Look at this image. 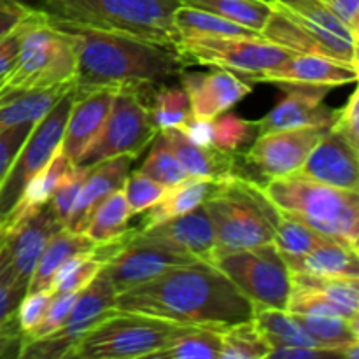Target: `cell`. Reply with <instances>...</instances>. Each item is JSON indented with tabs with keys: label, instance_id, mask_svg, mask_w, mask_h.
<instances>
[{
	"label": "cell",
	"instance_id": "6da1fadb",
	"mask_svg": "<svg viewBox=\"0 0 359 359\" xmlns=\"http://www.w3.org/2000/svg\"><path fill=\"white\" fill-rule=\"evenodd\" d=\"M114 309L186 326L228 328L252 319L255 307L216 265L195 259L116 294Z\"/></svg>",
	"mask_w": 359,
	"mask_h": 359
},
{
	"label": "cell",
	"instance_id": "7a4b0ae2",
	"mask_svg": "<svg viewBox=\"0 0 359 359\" xmlns=\"http://www.w3.org/2000/svg\"><path fill=\"white\" fill-rule=\"evenodd\" d=\"M51 20L69 32L76 42V93L97 88L154 90L179 77L189 67L177 46Z\"/></svg>",
	"mask_w": 359,
	"mask_h": 359
},
{
	"label": "cell",
	"instance_id": "3957f363",
	"mask_svg": "<svg viewBox=\"0 0 359 359\" xmlns=\"http://www.w3.org/2000/svg\"><path fill=\"white\" fill-rule=\"evenodd\" d=\"M203 207L214 228L217 258L273 242L280 212L258 182L228 175L216 181Z\"/></svg>",
	"mask_w": 359,
	"mask_h": 359
},
{
	"label": "cell",
	"instance_id": "277c9868",
	"mask_svg": "<svg viewBox=\"0 0 359 359\" xmlns=\"http://www.w3.org/2000/svg\"><path fill=\"white\" fill-rule=\"evenodd\" d=\"M283 216L300 221L332 241L358 249L359 195L297 174L272 177L262 186Z\"/></svg>",
	"mask_w": 359,
	"mask_h": 359
},
{
	"label": "cell",
	"instance_id": "5b68a950",
	"mask_svg": "<svg viewBox=\"0 0 359 359\" xmlns=\"http://www.w3.org/2000/svg\"><path fill=\"white\" fill-rule=\"evenodd\" d=\"M182 0H44L41 9L65 23L177 46L174 14Z\"/></svg>",
	"mask_w": 359,
	"mask_h": 359
},
{
	"label": "cell",
	"instance_id": "8992f818",
	"mask_svg": "<svg viewBox=\"0 0 359 359\" xmlns=\"http://www.w3.org/2000/svg\"><path fill=\"white\" fill-rule=\"evenodd\" d=\"M77 51L74 37L42 9L28 16L16 62L2 79L11 90H46L74 83Z\"/></svg>",
	"mask_w": 359,
	"mask_h": 359
},
{
	"label": "cell",
	"instance_id": "52a82bcc",
	"mask_svg": "<svg viewBox=\"0 0 359 359\" xmlns=\"http://www.w3.org/2000/svg\"><path fill=\"white\" fill-rule=\"evenodd\" d=\"M186 325L140 312H109L69 353L74 359H139L163 349Z\"/></svg>",
	"mask_w": 359,
	"mask_h": 359
},
{
	"label": "cell",
	"instance_id": "ba28073f",
	"mask_svg": "<svg viewBox=\"0 0 359 359\" xmlns=\"http://www.w3.org/2000/svg\"><path fill=\"white\" fill-rule=\"evenodd\" d=\"M156 133L158 128L149 116L144 91L118 88L100 132L77 158L76 165L90 167L121 154L137 158L153 142Z\"/></svg>",
	"mask_w": 359,
	"mask_h": 359
},
{
	"label": "cell",
	"instance_id": "9c48e42d",
	"mask_svg": "<svg viewBox=\"0 0 359 359\" xmlns=\"http://www.w3.org/2000/svg\"><path fill=\"white\" fill-rule=\"evenodd\" d=\"M216 266L255 309H287L293 277L273 242L219 256Z\"/></svg>",
	"mask_w": 359,
	"mask_h": 359
},
{
	"label": "cell",
	"instance_id": "30bf717a",
	"mask_svg": "<svg viewBox=\"0 0 359 359\" xmlns=\"http://www.w3.org/2000/svg\"><path fill=\"white\" fill-rule=\"evenodd\" d=\"M74 102V86L69 88L56 104L39 119L18 151L6 179L0 184V224L9 217L23 195L25 186L37 172L49 163L62 147L63 130Z\"/></svg>",
	"mask_w": 359,
	"mask_h": 359
},
{
	"label": "cell",
	"instance_id": "8fae6325",
	"mask_svg": "<svg viewBox=\"0 0 359 359\" xmlns=\"http://www.w3.org/2000/svg\"><path fill=\"white\" fill-rule=\"evenodd\" d=\"M186 60L198 65L223 69L252 81L259 74L279 67L294 53L258 37L182 39L177 44Z\"/></svg>",
	"mask_w": 359,
	"mask_h": 359
},
{
	"label": "cell",
	"instance_id": "7c38bea8",
	"mask_svg": "<svg viewBox=\"0 0 359 359\" xmlns=\"http://www.w3.org/2000/svg\"><path fill=\"white\" fill-rule=\"evenodd\" d=\"M116 291L104 270L77 293L65 325L48 337L28 340L23 344L21 358L25 359H56L67 358L72 347L100 323L111 311H114Z\"/></svg>",
	"mask_w": 359,
	"mask_h": 359
},
{
	"label": "cell",
	"instance_id": "4fadbf2b",
	"mask_svg": "<svg viewBox=\"0 0 359 359\" xmlns=\"http://www.w3.org/2000/svg\"><path fill=\"white\" fill-rule=\"evenodd\" d=\"M195 258L135 231L132 238L102 265L116 294L147 283L170 266L186 265Z\"/></svg>",
	"mask_w": 359,
	"mask_h": 359
},
{
	"label": "cell",
	"instance_id": "5bb4252c",
	"mask_svg": "<svg viewBox=\"0 0 359 359\" xmlns=\"http://www.w3.org/2000/svg\"><path fill=\"white\" fill-rule=\"evenodd\" d=\"M328 128L330 126H302L259 133L244 154L245 165L269 179L294 174Z\"/></svg>",
	"mask_w": 359,
	"mask_h": 359
},
{
	"label": "cell",
	"instance_id": "9a60e30c",
	"mask_svg": "<svg viewBox=\"0 0 359 359\" xmlns=\"http://www.w3.org/2000/svg\"><path fill=\"white\" fill-rule=\"evenodd\" d=\"M4 233V245L14 272L28 284L35 263L41 258L46 244L55 231L62 228L49 202L34 212L0 224Z\"/></svg>",
	"mask_w": 359,
	"mask_h": 359
},
{
	"label": "cell",
	"instance_id": "2e32d148",
	"mask_svg": "<svg viewBox=\"0 0 359 359\" xmlns=\"http://www.w3.org/2000/svg\"><path fill=\"white\" fill-rule=\"evenodd\" d=\"M286 95L266 116L255 121L256 132L269 133L302 126H330L337 111L325 104L332 88L307 84H279Z\"/></svg>",
	"mask_w": 359,
	"mask_h": 359
},
{
	"label": "cell",
	"instance_id": "e0dca14e",
	"mask_svg": "<svg viewBox=\"0 0 359 359\" xmlns=\"http://www.w3.org/2000/svg\"><path fill=\"white\" fill-rule=\"evenodd\" d=\"M179 79L188 95L193 119L198 121H212L251 93V84L223 69L191 74L184 70Z\"/></svg>",
	"mask_w": 359,
	"mask_h": 359
},
{
	"label": "cell",
	"instance_id": "ac0fdd59",
	"mask_svg": "<svg viewBox=\"0 0 359 359\" xmlns=\"http://www.w3.org/2000/svg\"><path fill=\"white\" fill-rule=\"evenodd\" d=\"M358 153L359 149L328 128L294 174L333 188L359 191Z\"/></svg>",
	"mask_w": 359,
	"mask_h": 359
},
{
	"label": "cell",
	"instance_id": "d6986e66",
	"mask_svg": "<svg viewBox=\"0 0 359 359\" xmlns=\"http://www.w3.org/2000/svg\"><path fill=\"white\" fill-rule=\"evenodd\" d=\"M139 231L175 251L184 252L200 262L216 265V237H214L212 223L203 203L182 216L161 221L154 226Z\"/></svg>",
	"mask_w": 359,
	"mask_h": 359
},
{
	"label": "cell",
	"instance_id": "ffe728a7",
	"mask_svg": "<svg viewBox=\"0 0 359 359\" xmlns=\"http://www.w3.org/2000/svg\"><path fill=\"white\" fill-rule=\"evenodd\" d=\"M307 84V86L337 88L356 83L358 67L318 55H291L279 67L259 74L252 83Z\"/></svg>",
	"mask_w": 359,
	"mask_h": 359
},
{
	"label": "cell",
	"instance_id": "44dd1931",
	"mask_svg": "<svg viewBox=\"0 0 359 359\" xmlns=\"http://www.w3.org/2000/svg\"><path fill=\"white\" fill-rule=\"evenodd\" d=\"M114 93L116 88H97L81 93L74 91L72 107L62 137V151L74 165L100 132L111 111Z\"/></svg>",
	"mask_w": 359,
	"mask_h": 359
},
{
	"label": "cell",
	"instance_id": "7402d4cb",
	"mask_svg": "<svg viewBox=\"0 0 359 359\" xmlns=\"http://www.w3.org/2000/svg\"><path fill=\"white\" fill-rule=\"evenodd\" d=\"M133 160L135 158L128 156V154H121V156L107 158V160H102L88 167L86 177H84L79 193H77L67 228L76 231L84 230L93 210L111 193L123 188Z\"/></svg>",
	"mask_w": 359,
	"mask_h": 359
},
{
	"label": "cell",
	"instance_id": "603a6c76",
	"mask_svg": "<svg viewBox=\"0 0 359 359\" xmlns=\"http://www.w3.org/2000/svg\"><path fill=\"white\" fill-rule=\"evenodd\" d=\"M160 133L167 140L175 158L181 161L188 177L221 181L228 175H241L237 172L238 154L224 153L214 147L212 144L202 146V144L193 142L179 128H165L160 130Z\"/></svg>",
	"mask_w": 359,
	"mask_h": 359
},
{
	"label": "cell",
	"instance_id": "cb8c5ba5",
	"mask_svg": "<svg viewBox=\"0 0 359 359\" xmlns=\"http://www.w3.org/2000/svg\"><path fill=\"white\" fill-rule=\"evenodd\" d=\"M291 314V312H290ZM298 325L311 335V339L325 349L339 351L346 359H358L359 346V316L344 318L337 312L326 314H291Z\"/></svg>",
	"mask_w": 359,
	"mask_h": 359
},
{
	"label": "cell",
	"instance_id": "d4e9b609",
	"mask_svg": "<svg viewBox=\"0 0 359 359\" xmlns=\"http://www.w3.org/2000/svg\"><path fill=\"white\" fill-rule=\"evenodd\" d=\"M95 244L83 233V231L70 230V228L62 226L58 231L53 233L42 251L41 258L35 263V269L32 272L30 280H28L27 293H35V291L49 290L55 280L56 272L60 266L72 256L81 255V252H91Z\"/></svg>",
	"mask_w": 359,
	"mask_h": 359
},
{
	"label": "cell",
	"instance_id": "484cf974",
	"mask_svg": "<svg viewBox=\"0 0 359 359\" xmlns=\"http://www.w3.org/2000/svg\"><path fill=\"white\" fill-rule=\"evenodd\" d=\"M291 273H305L318 277H358L359 255L358 249L330 241L307 255L286 259Z\"/></svg>",
	"mask_w": 359,
	"mask_h": 359
},
{
	"label": "cell",
	"instance_id": "4316f807",
	"mask_svg": "<svg viewBox=\"0 0 359 359\" xmlns=\"http://www.w3.org/2000/svg\"><path fill=\"white\" fill-rule=\"evenodd\" d=\"M214 184H216V181H209V179L188 177L181 184L167 188L165 195L151 209H147L146 214L142 212L144 217L137 230H146V228L154 226L161 221L182 216V214L196 209L205 202L209 193L212 191Z\"/></svg>",
	"mask_w": 359,
	"mask_h": 359
},
{
	"label": "cell",
	"instance_id": "83f0119b",
	"mask_svg": "<svg viewBox=\"0 0 359 359\" xmlns=\"http://www.w3.org/2000/svg\"><path fill=\"white\" fill-rule=\"evenodd\" d=\"M179 41L200 37H258L259 34L207 11L181 6L174 14Z\"/></svg>",
	"mask_w": 359,
	"mask_h": 359
},
{
	"label": "cell",
	"instance_id": "f1b7e54d",
	"mask_svg": "<svg viewBox=\"0 0 359 359\" xmlns=\"http://www.w3.org/2000/svg\"><path fill=\"white\" fill-rule=\"evenodd\" d=\"M221 328L212 326H186L163 349L156 351L154 359H219Z\"/></svg>",
	"mask_w": 359,
	"mask_h": 359
},
{
	"label": "cell",
	"instance_id": "f546056e",
	"mask_svg": "<svg viewBox=\"0 0 359 359\" xmlns=\"http://www.w3.org/2000/svg\"><path fill=\"white\" fill-rule=\"evenodd\" d=\"M252 321L270 346V351L279 347H319L287 311L255 309Z\"/></svg>",
	"mask_w": 359,
	"mask_h": 359
},
{
	"label": "cell",
	"instance_id": "4dcf8cb0",
	"mask_svg": "<svg viewBox=\"0 0 359 359\" xmlns=\"http://www.w3.org/2000/svg\"><path fill=\"white\" fill-rule=\"evenodd\" d=\"M182 6L212 13L256 34H262L272 14V2L269 0H182Z\"/></svg>",
	"mask_w": 359,
	"mask_h": 359
},
{
	"label": "cell",
	"instance_id": "1f68e13d",
	"mask_svg": "<svg viewBox=\"0 0 359 359\" xmlns=\"http://www.w3.org/2000/svg\"><path fill=\"white\" fill-rule=\"evenodd\" d=\"M132 216L133 214L130 212V207L125 198L123 188L116 189L114 193H111V195L93 210L90 221H88V224L84 226L83 233L86 235L93 244L109 242L128 230V223Z\"/></svg>",
	"mask_w": 359,
	"mask_h": 359
},
{
	"label": "cell",
	"instance_id": "d6a6232c",
	"mask_svg": "<svg viewBox=\"0 0 359 359\" xmlns=\"http://www.w3.org/2000/svg\"><path fill=\"white\" fill-rule=\"evenodd\" d=\"M70 165H72V161L65 156V153H63L62 147H60L58 153L49 160V163L28 181V184L25 186L20 202L16 203L14 210L9 214V217H7L4 223H7V221L11 219H16V217L23 216V214L34 212V210L46 205V203L49 202V198H51L53 191H55L56 182L60 181L63 172H65Z\"/></svg>",
	"mask_w": 359,
	"mask_h": 359
},
{
	"label": "cell",
	"instance_id": "836d02e7",
	"mask_svg": "<svg viewBox=\"0 0 359 359\" xmlns=\"http://www.w3.org/2000/svg\"><path fill=\"white\" fill-rule=\"evenodd\" d=\"M293 283L304 284L321 293L339 314L351 319L359 316V279L358 277H318L291 273Z\"/></svg>",
	"mask_w": 359,
	"mask_h": 359
},
{
	"label": "cell",
	"instance_id": "e575fe53",
	"mask_svg": "<svg viewBox=\"0 0 359 359\" xmlns=\"http://www.w3.org/2000/svg\"><path fill=\"white\" fill-rule=\"evenodd\" d=\"M147 109L158 132L165 128L182 130L193 119L188 95L182 86L161 84L154 88Z\"/></svg>",
	"mask_w": 359,
	"mask_h": 359
},
{
	"label": "cell",
	"instance_id": "d590c367",
	"mask_svg": "<svg viewBox=\"0 0 359 359\" xmlns=\"http://www.w3.org/2000/svg\"><path fill=\"white\" fill-rule=\"evenodd\" d=\"M221 359H263L269 358L270 346L252 319L237 323L221 332Z\"/></svg>",
	"mask_w": 359,
	"mask_h": 359
},
{
	"label": "cell",
	"instance_id": "8d00e7d4",
	"mask_svg": "<svg viewBox=\"0 0 359 359\" xmlns=\"http://www.w3.org/2000/svg\"><path fill=\"white\" fill-rule=\"evenodd\" d=\"M330 241L332 238H328L326 235L312 230L311 226L300 223V221L290 219V217L283 216V214H280V219L276 228V237H273V244H276V248L283 255L284 262L307 255L309 251Z\"/></svg>",
	"mask_w": 359,
	"mask_h": 359
},
{
	"label": "cell",
	"instance_id": "74e56055",
	"mask_svg": "<svg viewBox=\"0 0 359 359\" xmlns=\"http://www.w3.org/2000/svg\"><path fill=\"white\" fill-rule=\"evenodd\" d=\"M139 170L146 174L147 177L153 179V181H156L158 184L165 186V188L177 186L188 179L184 167L175 158V154L172 153L167 140L163 139L160 132L153 139V147L149 151V156L146 158V161H144Z\"/></svg>",
	"mask_w": 359,
	"mask_h": 359
},
{
	"label": "cell",
	"instance_id": "f35d334b",
	"mask_svg": "<svg viewBox=\"0 0 359 359\" xmlns=\"http://www.w3.org/2000/svg\"><path fill=\"white\" fill-rule=\"evenodd\" d=\"M100 270L102 262H98L91 252H81L60 266L49 290L53 291V294L79 293L98 276Z\"/></svg>",
	"mask_w": 359,
	"mask_h": 359
},
{
	"label": "cell",
	"instance_id": "ab89813d",
	"mask_svg": "<svg viewBox=\"0 0 359 359\" xmlns=\"http://www.w3.org/2000/svg\"><path fill=\"white\" fill-rule=\"evenodd\" d=\"M212 126V146L224 153L238 154L255 135V123L245 121L233 112H223L210 121Z\"/></svg>",
	"mask_w": 359,
	"mask_h": 359
},
{
	"label": "cell",
	"instance_id": "60d3db41",
	"mask_svg": "<svg viewBox=\"0 0 359 359\" xmlns=\"http://www.w3.org/2000/svg\"><path fill=\"white\" fill-rule=\"evenodd\" d=\"M27 287L28 284L18 277L11 265L2 237V244H0V326L16 316L18 305L27 294Z\"/></svg>",
	"mask_w": 359,
	"mask_h": 359
},
{
	"label": "cell",
	"instance_id": "b9f144b4",
	"mask_svg": "<svg viewBox=\"0 0 359 359\" xmlns=\"http://www.w3.org/2000/svg\"><path fill=\"white\" fill-rule=\"evenodd\" d=\"M86 170L88 167L72 163L63 172L60 181L56 182L55 191H53L51 198H49V205H51L53 212H55L56 219L60 221L62 226H67V223H69L77 193H79L81 184H83L84 177H86Z\"/></svg>",
	"mask_w": 359,
	"mask_h": 359
},
{
	"label": "cell",
	"instance_id": "7bdbcfd3",
	"mask_svg": "<svg viewBox=\"0 0 359 359\" xmlns=\"http://www.w3.org/2000/svg\"><path fill=\"white\" fill-rule=\"evenodd\" d=\"M123 191H125V198L128 202L130 212L142 214L147 209H151L165 195L167 188L158 184L156 181L147 177L140 170H135L126 175Z\"/></svg>",
	"mask_w": 359,
	"mask_h": 359
},
{
	"label": "cell",
	"instance_id": "ee69618b",
	"mask_svg": "<svg viewBox=\"0 0 359 359\" xmlns=\"http://www.w3.org/2000/svg\"><path fill=\"white\" fill-rule=\"evenodd\" d=\"M76 297L77 293L53 294L51 302H49L48 309H46L44 318L41 319V323H39L28 335H25V342L48 337L51 335V333H55L58 328H62V326L65 325L67 318H69L70 309H72Z\"/></svg>",
	"mask_w": 359,
	"mask_h": 359
},
{
	"label": "cell",
	"instance_id": "f6af8a7d",
	"mask_svg": "<svg viewBox=\"0 0 359 359\" xmlns=\"http://www.w3.org/2000/svg\"><path fill=\"white\" fill-rule=\"evenodd\" d=\"M53 298L51 290H42L35 291V293H27L23 297V300L20 302L16 311L18 325H20L23 337L28 335L35 326L41 323V319L44 318L46 309H48L49 302Z\"/></svg>",
	"mask_w": 359,
	"mask_h": 359
},
{
	"label": "cell",
	"instance_id": "bcb514c9",
	"mask_svg": "<svg viewBox=\"0 0 359 359\" xmlns=\"http://www.w3.org/2000/svg\"><path fill=\"white\" fill-rule=\"evenodd\" d=\"M35 123H18V125L0 130V184L6 179L18 151L21 149L25 139L28 137L30 130L34 128Z\"/></svg>",
	"mask_w": 359,
	"mask_h": 359
},
{
	"label": "cell",
	"instance_id": "7dc6e473",
	"mask_svg": "<svg viewBox=\"0 0 359 359\" xmlns=\"http://www.w3.org/2000/svg\"><path fill=\"white\" fill-rule=\"evenodd\" d=\"M359 91L354 90L349 100L342 109H339L330 130L342 135L353 147L359 149Z\"/></svg>",
	"mask_w": 359,
	"mask_h": 359
},
{
	"label": "cell",
	"instance_id": "c3c4849f",
	"mask_svg": "<svg viewBox=\"0 0 359 359\" xmlns=\"http://www.w3.org/2000/svg\"><path fill=\"white\" fill-rule=\"evenodd\" d=\"M34 11L21 0H0V39L16 30Z\"/></svg>",
	"mask_w": 359,
	"mask_h": 359
},
{
	"label": "cell",
	"instance_id": "681fc988",
	"mask_svg": "<svg viewBox=\"0 0 359 359\" xmlns=\"http://www.w3.org/2000/svg\"><path fill=\"white\" fill-rule=\"evenodd\" d=\"M25 337L18 325V318L13 319L0 326V359H13L21 358V349H23Z\"/></svg>",
	"mask_w": 359,
	"mask_h": 359
},
{
	"label": "cell",
	"instance_id": "f907efd6",
	"mask_svg": "<svg viewBox=\"0 0 359 359\" xmlns=\"http://www.w3.org/2000/svg\"><path fill=\"white\" fill-rule=\"evenodd\" d=\"M28 20V18H27ZM27 20L20 25L14 32H11L9 35L0 39V81L9 74V70L13 69L14 62H16L18 49H20L21 37L25 34V27H27Z\"/></svg>",
	"mask_w": 359,
	"mask_h": 359
},
{
	"label": "cell",
	"instance_id": "816d5d0a",
	"mask_svg": "<svg viewBox=\"0 0 359 359\" xmlns=\"http://www.w3.org/2000/svg\"><path fill=\"white\" fill-rule=\"evenodd\" d=\"M273 359H319V358H342L339 351L323 349V347H279L269 353Z\"/></svg>",
	"mask_w": 359,
	"mask_h": 359
},
{
	"label": "cell",
	"instance_id": "f5cc1de1",
	"mask_svg": "<svg viewBox=\"0 0 359 359\" xmlns=\"http://www.w3.org/2000/svg\"><path fill=\"white\" fill-rule=\"evenodd\" d=\"M339 20H342L354 34L359 35V0H319Z\"/></svg>",
	"mask_w": 359,
	"mask_h": 359
},
{
	"label": "cell",
	"instance_id": "db71d44e",
	"mask_svg": "<svg viewBox=\"0 0 359 359\" xmlns=\"http://www.w3.org/2000/svg\"><path fill=\"white\" fill-rule=\"evenodd\" d=\"M269 2H272V4H277V6L290 7V9H294V7L302 6V4L309 2V0H269Z\"/></svg>",
	"mask_w": 359,
	"mask_h": 359
},
{
	"label": "cell",
	"instance_id": "11a10c76",
	"mask_svg": "<svg viewBox=\"0 0 359 359\" xmlns=\"http://www.w3.org/2000/svg\"><path fill=\"white\" fill-rule=\"evenodd\" d=\"M21 2L28 4V6L35 7V9H41V6H42V2H44V0H21Z\"/></svg>",
	"mask_w": 359,
	"mask_h": 359
},
{
	"label": "cell",
	"instance_id": "9f6ffc18",
	"mask_svg": "<svg viewBox=\"0 0 359 359\" xmlns=\"http://www.w3.org/2000/svg\"><path fill=\"white\" fill-rule=\"evenodd\" d=\"M2 237H4V233H2V228H0V244H2Z\"/></svg>",
	"mask_w": 359,
	"mask_h": 359
}]
</instances>
